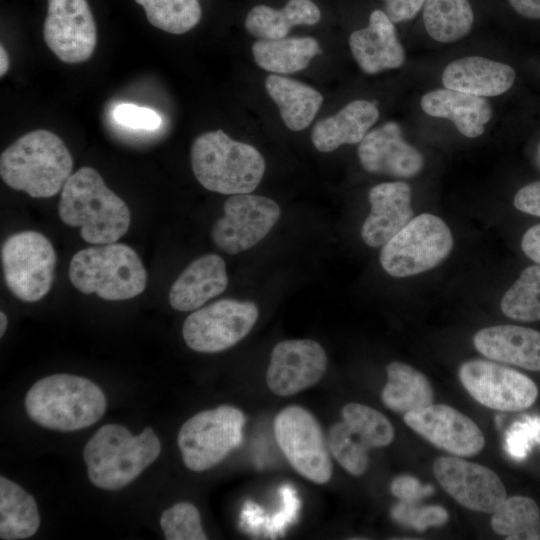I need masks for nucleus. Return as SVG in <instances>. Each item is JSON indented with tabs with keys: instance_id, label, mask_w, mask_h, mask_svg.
<instances>
[{
	"instance_id": "23",
	"label": "nucleus",
	"mask_w": 540,
	"mask_h": 540,
	"mask_svg": "<svg viewBox=\"0 0 540 540\" xmlns=\"http://www.w3.org/2000/svg\"><path fill=\"white\" fill-rule=\"evenodd\" d=\"M514 69L491 59L470 56L449 63L442 73L445 88L493 97L505 93L515 81Z\"/></svg>"
},
{
	"instance_id": "14",
	"label": "nucleus",
	"mask_w": 540,
	"mask_h": 540,
	"mask_svg": "<svg viewBox=\"0 0 540 540\" xmlns=\"http://www.w3.org/2000/svg\"><path fill=\"white\" fill-rule=\"evenodd\" d=\"M43 36L61 61H87L97 44L96 24L87 0H48Z\"/></svg>"
},
{
	"instance_id": "20",
	"label": "nucleus",
	"mask_w": 540,
	"mask_h": 540,
	"mask_svg": "<svg viewBox=\"0 0 540 540\" xmlns=\"http://www.w3.org/2000/svg\"><path fill=\"white\" fill-rule=\"evenodd\" d=\"M349 46L357 64L367 74L399 68L405 61L394 24L381 10L371 12L367 27L351 33Z\"/></svg>"
},
{
	"instance_id": "37",
	"label": "nucleus",
	"mask_w": 540,
	"mask_h": 540,
	"mask_svg": "<svg viewBox=\"0 0 540 540\" xmlns=\"http://www.w3.org/2000/svg\"><path fill=\"white\" fill-rule=\"evenodd\" d=\"M160 525L167 540H206L198 509L191 503L180 502L165 510Z\"/></svg>"
},
{
	"instance_id": "27",
	"label": "nucleus",
	"mask_w": 540,
	"mask_h": 540,
	"mask_svg": "<svg viewBox=\"0 0 540 540\" xmlns=\"http://www.w3.org/2000/svg\"><path fill=\"white\" fill-rule=\"evenodd\" d=\"M321 13L311 0H289L282 9L257 5L250 10L245 20L247 31L260 39L286 37L296 25H314Z\"/></svg>"
},
{
	"instance_id": "36",
	"label": "nucleus",
	"mask_w": 540,
	"mask_h": 540,
	"mask_svg": "<svg viewBox=\"0 0 540 540\" xmlns=\"http://www.w3.org/2000/svg\"><path fill=\"white\" fill-rule=\"evenodd\" d=\"M327 445L335 460L351 475L360 476L369 465L368 449L344 423L333 424L327 437Z\"/></svg>"
},
{
	"instance_id": "16",
	"label": "nucleus",
	"mask_w": 540,
	"mask_h": 540,
	"mask_svg": "<svg viewBox=\"0 0 540 540\" xmlns=\"http://www.w3.org/2000/svg\"><path fill=\"white\" fill-rule=\"evenodd\" d=\"M326 367V352L318 342L285 340L272 349L266 382L276 395L290 396L319 382Z\"/></svg>"
},
{
	"instance_id": "45",
	"label": "nucleus",
	"mask_w": 540,
	"mask_h": 540,
	"mask_svg": "<svg viewBox=\"0 0 540 540\" xmlns=\"http://www.w3.org/2000/svg\"><path fill=\"white\" fill-rule=\"evenodd\" d=\"M0 75L3 76L9 69V57L5 48L0 46Z\"/></svg>"
},
{
	"instance_id": "6",
	"label": "nucleus",
	"mask_w": 540,
	"mask_h": 540,
	"mask_svg": "<svg viewBox=\"0 0 540 540\" xmlns=\"http://www.w3.org/2000/svg\"><path fill=\"white\" fill-rule=\"evenodd\" d=\"M68 275L80 292L95 293L111 301L136 297L147 283V273L138 254L131 247L116 242L76 252Z\"/></svg>"
},
{
	"instance_id": "11",
	"label": "nucleus",
	"mask_w": 540,
	"mask_h": 540,
	"mask_svg": "<svg viewBox=\"0 0 540 540\" xmlns=\"http://www.w3.org/2000/svg\"><path fill=\"white\" fill-rule=\"evenodd\" d=\"M258 316L254 302L225 298L192 312L183 323L182 335L194 351L221 352L247 336Z\"/></svg>"
},
{
	"instance_id": "39",
	"label": "nucleus",
	"mask_w": 540,
	"mask_h": 540,
	"mask_svg": "<svg viewBox=\"0 0 540 540\" xmlns=\"http://www.w3.org/2000/svg\"><path fill=\"white\" fill-rule=\"evenodd\" d=\"M113 117L120 125L133 129L155 130L162 123L161 117L154 110L129 103L116 106Z\"/></svg>"
},
{
	"instance_id": "46",
	"label": "nucleus",
	"mask_w": 540,
	"mask_h": 540,
	"mask_svg": "<svg viewBox=\"0 0 540 540\" xmlns=\"http://www.w3.org/2000/svg\"><path fill=\"white\" fill-rule=\"evenodd\" d=\"M0 322H1L0 336L2 337L6 331L7 324H8L7 316L3 311L0 312Z\"/></svg>"
},
{
	"instance_id": "8",
	"label": "nucleus",
	"mask_w": 540,
	"mask_h": 540,
	"mask_svg": "<svg viewBox=\"0 0 540 540\" xmlns=\"http://www.w3.org/2000/svg\"><path fill=\"white\" fill-rule=\"evenodd\" d=\"M244 413L222 405L189 418L180 428L177 442L187 468L201 472L220 463L242 442Z\"/></svg>"
},
{
	"instance_id": "35",
	"label": "nucleus",
	"mask_w": 540,
	"mask_h": 540,
	"mask_svg": "<svg viewBox=\"0 0 540 540\" xmlns=\"http://www.w3.org/2000/svg\"><path fill=\"white\" fill-rule=\"evenodd\" d=\"M343 422L369 448L384 447L394 439L391 422L379 411L359 403H349L342 409Z\"/></svg>"
},
{
	"instance_id": "41",
	"label": "nucleus",
	"mask_w": 540,
	"mask_h": 540,
	"mask_svg": "<svg viewBox=\"0 0 540 540\" xmlns=\"http://www.w3.org/2000/svg\"><path fill=\"white\" fill-rule=\"evenodd\" d=\"M385 14L393 23L413 19L423 7L425 0H384Z\"/></svg>"
},
{
	"instance_id": "30",
	"label": "nucleus",
	"mask_w": 540,
	"mask_h": 540,
	"mask_svg": "<svg viewBox=\"0 0 540 540\" xmlns=\"http://www.w3.org/2000/svg\"><path fill=\"white\" fill-rule=\"evenodd\" d=\"M40 525L34 498L22 487L0 477V538L18 540L33 536Z\"/></svg>"
},
{
	"instance_id": "40",
	"label": "nucleus",
	"mask_w": 540,
	"mask_h": 540,
	"mask_svg": "<svg viewBox=\"0 0 540 540\" xmlns=\"http://www.w3.org/2000/svg\"><path fill=\"white\" fill-rule=\"evenodd\" d=\"M390 490L395 497L404 502H416L434 492L433 486L422 485L417 478L409 475L396 477L391 483Z\"/></svg>"
},
{
	"instance_id": "9",
	"label": "nucleus",
	"mask_w": 540,
	"mask_h": 540,
	"mask_svg": "<svg viewBox=\"0 0 540 540\" xmlns=\"http://www.w3.org/2000/svg\"><path fill=\"white\" fill-rule=\"evenodd\" d=\"M4 280L8 289L24 302H36L50 290L56 265L51 242L36 231L9 236L1 247Z\"/></svg>"
},
{
	"instance_id": "10",
	"label": "nucleus",
	"mask_w": 540,
	"mask_h": 540,
	"mask_svg": "<svg viewBox=\"0 0 540 540\" xmlns=\"http://www.w3.org/2000/svg\"><path fill=\"white\" fill-rule=\"evenodd\" d=\"M276 442L290 465L306 479L324 484L332 477L327 440L316 418L301 406H287L274 419Z\"/></svg>"
},
{
	"instance_id": "1",
	"label": "nucleus",
	"mask_w": 540,
	"mask_h": 540,
	"mask_svg": "<svg viewBox=\"0 0 540 540\" xmlns=\"http://www.w3.org/2000/svg\"><path fill=\"white\" fill-rule=\"evenodd\" d=\"M59 217L68 226L80 227L84 241L94 245L114 243L129 229L131 214L126 203L109 189L92 167H81L61 190Z\"/></svg>"
},
{
	"instance_id": "34",
	"label": "nucleus",
	"mask_w": 540,
	"mask_h": 540,
	"mask_svg": "<svg viewBox=\"0 0 540 540\" xmlns=\"http://www.w3.org/2000/svg\"><path fill=\"white\" fill-rule=\"evenodd\" d=\"M154 27L171 34H183L195 27L202 15L198 0H135Z\"/></svg>"
},
{
	"instance_id": "22",
	"label": "nucleus",
	"mask_w": 540,
	"mask_h": 540,
	"mask_svg": "<svg viewBox=\"0 0 540 540\" xmlns=\"http://www.w3.org/2000/svg\"><path fill=\"white\" fill-rule=\"evenodd\" d=\"M476 349L489 359L540 371V332L517 325H498L479 330Z\"/></svg>"
},
{
	"instance_id": "5",
	"label": "nucleus",
	"mask_w": 540,
	"mask_h": 540,
	"mask_svg": "<svg viewBox=\"0 0 540 540\" xmlns=\"http://www.w3.org/2000/svg\"><path fill=\"white\" fill-rule=\"evenodd\" d=\"M191 165L204 188L225 195L252 192L266 167L255 147L230 138L222 130L204 133L194 140Z\"/></svg>"
},
{
	"instance_id": "17",
	"label": "nucleus",
	"mask_w": 540,
	"mask_h": 540,
	"mask_svg": "<svg viewBox=\"0 0 540 540\" xmlns=\"http://www.w3.org/2000/svg\"><path fill=\"white\" fill-rule=\"evenodd\" d=\"M404 422L436 447L457 456L479 453L485 438L468 416L445 404H431L405 413Z\"/></svg>"
},
{
	"instance_id": "44",
	"label": "nucleus",
	"mask_w": 540,
	"mask_h": 540,
	"mask_svg": "<svg viewBox=\"0 0 540 540\" xmlns=\"http://www.w3.org/2000/svg\"><path fill=\"white\" fill-rule=\"evenodd\" d=\"M512 8L521 16L540 19V0H508Z\"/></svg>"
},
{
	"instance_id": "19",
	"label": "nucleus",
	"mask_w": 540,
	"mask_h": 540,
	"mask_svg": "<svg viewBox=\"0 0 540 540\" xmlns=\"http://www.w3.org/2000/svg\"><path fill=\"white\" fill-rule=\"evenodd\" d=\"M411 197L410 186L402 181L385 182L370 189L371 211L361 228V237L368 246H383L411 221Z\"/></svg>"
},
{
	"instance_id": "43",
	"label": "nucleus",
	"mask_w": 540,
	"mask_h": 540,
	"mask_svg": "<svg viewBox=\"0 0 540 540\" xmlns=\"http://www.w3.org/2000/svg\"><path fill=\"white\" fill-rule=\"evenodd\" d=\"M521 248L526 256L540 264V224L525 232L521 240Z\"/></svg>"
},
{
	"instance_id": "18",
	"label": "nucleus",
	"mask_w": 540,
	"mask_h": 540,
	"mask_svg": "<svg viewBox=\"0 0 540 540\" xmlns=\"http://www.w3.org/2000/svg\"><path fill=\"white\" fill-rule=\"evenodd\" d=\"M362 167L370 173H381L397 178H412L424 166L422 154L402 137L395 122L368 132L358 146Z\"/></svg>"
},
{
	"instance_id": "25",
	"label": "nucleus",
	"mask_w": 540,
	"mask_h": 540,
	"mask_svg": "<svg viewBox=\"0 0 540 540\" xmlns=\"http://www.w3.org/2000/svg\"><path fill=\"white\" fill-rule=\"evenodd\" d=\"M379 118L377 106L367 100H354L337 114L313 127L311 139L320 152H331L343 144L360 143Z\"/></svg>"
},
{
	"instance_id": "29",
	"label": "nucleus",
	"mask_w": 540,
	"mask_h": 540,
	"mask_svg": "<svg viewBox=\"0 0 540 540\" xmlns=\"http://www.w3.org/2000/svg\"><path fill=\"white\" fill-rule=\"evenodd\" d=\"M319 52V44L312 37L261 39L252 46L257 65L277 74H290L305 69Z\"/></svg>"
},
{
	"instance_id": "3",
	"label": "nucleus",
	"mask_w": 540,
	"mask_h": 540,
	"mask_svg": "<svg viewBox=\"0 0 540 540\" xmlns=\"http://www.w3.org/2000/svg\"><path fill=\"white\" fill-rule=\"evenodd\" d=\"M106 406V397L94 382L71 374L40 379L25 398L27 414L34 422L63 432L96 423L104 415Z\"/></svg>"
},
{
	"instance_id": "28",
	"label": "nucleus",
	"mask_w": 540,
	"mask_h": 540,
	"mask_svg": "<svg viewBox=\"0 0 540 540\" xmlns=\"http://www.w3.org/2000/svg\"><path fill=\"white\" fill-rule=\"evenodd\" d=\"M386 371L381 397L390 410L407 413L433 404V388L423 373L398 361L388 364Z\"/></svg>"
},
{
	"instance_id": "31",
	"label": "nucleus",
	"mask_w": 540,
	"mask_h": 540,
	"mask_svg": "<svg viewBox=\"0 0 540 540\" xmlns=\"http://www.w3.org/2000/svg\"><path fill=\"white\" fill-rule=\"evenodd\" d=\"M423 21L431 38L451 43L471 31L474 15L468 0H425Z\"/></svg>"
},
{
	"instance_id": "24",
	"label": "nucleus",
	"mask_w": 540,
	"mask_h": 540,
	"mask_svg": "<svg viewBox=\"0 0 540 540\" xmlns=\"http://www.w3.org/2000/svg\"><path fill=\"white\" fill-rule=\"evenodd\" d=\"M421 107L432 117L451 120L458 131L468 138L481 136L493 115L491 105L485 98L448 88L426 93L421 99Z\"/></svg>"
},
{
	"instance_id": "32",
	"label": "nucleus",
	"mask_w": 540,
	"mask_h": 540,
	"mask_svg": "<svg viewBox=\"0 0 540 540\" xmlns=\"http://www.w3.org/2000/svg\"><path fill=\"white\" fill-rule=\"evenodd\" d=\"M493 530L507 540H540V510L525 496L506 498L493 512Z\"/></svg>"
},
{
	"instance_id": "12",
	"label": "nucleus",
	"mask_w": 540,
	"mask_h": 540,
	"mask_svg": "<svg viewBox=\"0 0 540 540\" xmlns=\"http://www.w3.org/2000/svg\"><path fill=\"white\" fill-rule=\"evenodd\" d=\"M223 209L224 216L214 223L211 238L221 250L232 255L255 246L281 214L274 200L249 193L231 195Z\"/></svg>"
},
{
	"instance_id": "4",
	"label": "nucleus",
	"mask_w": 540,
	"mask_h": 540,
	"mask_svg": "<svg viewBox=\"0 0 540 540\" xmlns=\"http://www.w3.org/2000/svg\"><path fill=\"white\" fill-rule=\"evenodd\" d=\"M160 451V441L150 427L134 436L124 426L106 424L87 442L83 458L95 486L118 490L136 479Z\"/></svg>"
},
{
	"instance_id": "2",
	"label": "nucleus",
	"mask_w": 540,
	"mask_h": 540,
	"mask_svg": "<svg viewBox=\"0 0 540 540\" xmlns=\"http://www.w3.org/2000/svg\"><path fill=\"white\" fill-rule=\"evenodd\" d=\"M72 168L73 158L64 142L44 129L21 136L0 157L5 184L33 198L56 195L72 175Z\"/></svg>"
},
{
	"instance_id": "13",
	"label": "nucleus",
	"mask_w": 540,
	"mask_h": 540,
	"mask_svg": "<svg viewBox=\"0 0 540 540\" xmlns=\"http://www.w3.org/2000/svg\"><path fill=\"white\" fill-rule=\"evenodd\" d=\"M468 393L480 404L500 411L529 408L538 397V388L517 370L485 360H470L459 369Z\"/></svg>"
},
{
	"instance_id": "15",
	"label": "nucleus",
	"mask_w": 540,
	"mask_h": 540,
	"mask_svg": "<svg viewBox=\"0 0 540 540\" xmlns=\"http://www.w3.org/2000/svg\"><path fill=\"white\" fill-rule=\"evenodd\" d=\"M433 472L442 488L464 507L494 512L506 499V490L491 469L459 457H439Z\"/></svg>"
},
{
	"instance_id": "38",
	"label": "nucleus",
	"mask_w": 540,
	"mask_h": 540,
	"mask_svg": "<svg viewBox=\"0 0 540 540\" xmlns=\"http://www.w3.org/2000/svg\"><path fill=\"white\" fill-rule=\"evenodd\" d=\"M392 518L417 531H425L428 527H438L448 521V513L441 506L416 507L414 502L400 501L391 510Z\"/></svg>"
},
{
	"instance_id": "33",
	"label": "nucleus",
	"mask_w": 540,
	"mask_h": 540,
	"mask_svg": "<svg viewBox=\"0 0 540 540\" xmlns=\"http://www.w3.org/2000/svg\"><path fill=\"white\" fill-rule=\"evenodd\" d=\"M505 316L522 322L540 321V264L525 268L501 300Z\"/></svg>"
},
{
	"instance_id": "7",
	"label": "nucleus",
	"mask_w": 540,
	"mask_h": 540,
	"mask_svg": "<svg viewBox=\"0 0 540 540\" xmlns=\"http://www.w3.org/2000/svg\"><path fill=\"white\" fill-rule=\"evenodd\" d=\"M452 247L453 236L445 222L423 213L382 246L380 263L393 277L412 276L436 267Z\"/></svg>"
},
{
	"instance_id": "21",
	"label": "nucleus",
	"mask_w": 540,
	"mask_h": 540,
	"mask_svg": "<svg viewBox=\"0 0 540 540\" xmlns=\"http://www.w3.org/2000/svg\"><path fill=\"white\" fill-rule=\"evenodd\" d=\"M226 264L216 254L203 255L191 262L172 284L169 302L177 311H193L227 288Z\"/></svg>"
},
{
	"instance_id": "26",
	"label": "nucleus",
	"mask_w": 540,
	"mask_h": 540,
	"mask_svg": "<svg viewBox=\"0 0 540 540\" xmlns=\"http://www.w3.org/2000/svg\"><path fill=\"white\" fill-rule=\"evenodd\" d=\"M265 87L278 106L284 124L292 131L307 128L323 102L317 90L287 77L269 75Z\"/></svg>"
},
{
	"instance_id": "42",
	"label": "nucleus",
	"mask_w": 540,
	"mask_h": 540,
	"mask_svg": "<svg viewBox=\"0 0 540 540\" xmlns=\"http://www.w3.org/2000/svg\"><path fill=\"white\" fill-rule=\"evenodd\" d=\"M513 204L521 212L540 217V181L532 182L519 189Z\"/></svg>"
}]
</instances>
